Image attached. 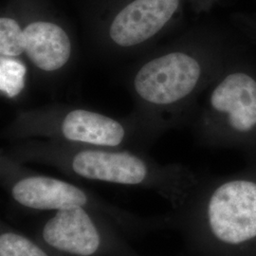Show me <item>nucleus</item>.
Instances as JSON below:
<instances>
[{
	"label": "nucleus",
	"instance_id": "obj_9",
	"mask_svg": "<svg viewBox=\"0 0 256 256\" xmlns=\"http://www.w3.org/2000/svg\"><path fill=\"white\" fill-rule=\"evenodd\" d=\"M61 131L68 140L98 146H118L126 136L124 128L118 120L86 110L68 112Z\"/></svg>",
	"mask_w": 256,
	"mask_h": 256
},
{
	"label": "nucleus",
	"instance_id": "obj_12",
	"mask_svg": "<svg viewBox=\"0 0 256 256\" xmlns=\"http://www.w3.org/2000/svg\"><path fill=\"white\" fill-rule=\"evenodd\" d=\"M25 68L8 57H1V90L14 96L24 84Z\"/></svg>",
	"mask_w": 256,
	"mask_h": 256
},
{
	"label": "nucleus",
	"instance_id": "obj_10",
	"mask_svg": "<svg viewBox=\"0 0 256 256\" xmlns=\"http://www.w3.org/2000/svg\"><path fill=\"white\" fill-rule=\"evenodd\" d=\"M25 52L24 30L14 19H0V54L1 57H18Z\"/></svg>",
	"mask_w": 256,
	"mask_h": 256
},
{
	"label": "nucleus",
	"instance_id": "obj_2",
	"mask_svg": "<svg viewBox=\"0 0 256 256\" xmlns=\"http://www.w3.org/2000/svg\"><path fill=\"white\" fill-rule=\"evenodd\" d=\"M208 220L214 236L225 244L241 245L256 238V183L222 184L210 196Z\"/></svg>",
	"mask_w": 256,
	"mask_h": 256
},
{
	"label": "nucleus",
	"instance_id": "obj_8",
	"mask_svg": "<svg viewBox=\"0 0 256 256\" xmlns=\"http://www.w3.org/2000/svg\"><path fill=\"white\" fill-rule=\"evenodd\" d=\"M25 54L39 70H59L70 59L72 45L63 28L52 22L36 21L24 28Z\"/></svg>",
	"mask_w": 256,
	"mask_h": 256
},
{
	"label": "nucleus",
	"instance_id": "obj_4",
	"mask_svg": "<svg viewBox=\"0 0 256 256\" xmlns=\"http://www.w3.org/2000/svg\"><path fill=\"white\" fill-rule=\"evenodd\" d=\"M46 243L76 256L93 254L100 246V236L82 207L59 210L43 229Z\"/></svg>",
	"mask_w": 256,
	"mask_h": 256
},
{
	"label": "nucleus",
	"instance_id": "obj_5",
	"mask_svg": "<svg viewBox=\"0 0 256 256\" xmlns=\"http://www.w3.org/2000/svg\"><path fill=\"white\" fill-rule=\"evenodd\" d=\"M72 169L88 180L128 185L142 182L147 176L146 164L126 152L81 151L72 160Z\"/></svg>",
	"mask_w": 256,
	"mask_h": 256
},
{
	"label": "nucleus",
	"instance_id": "obj_3",
	"mask_svg": "<svg viewBox=\"0 0 256 256\" xmlns=\"http://www.w3.org/2000/svg\"><path fill=\"white\" fill-rule=\"evenodd\" d=\"M178 6L180 0H133L113 19L110 39L120 48L140 45L164 28Z\"/></svg>",
	"mask_w": 256,
	"mask_h": 256
},
{
	"label": "nucleus",
	"instance_id": "obj_7",
	"mask_svg": "<svg viewBox=\"0 0 256 256\" xmlns=\"http://www.w3.org/2000/svg\"><path fill=\"white\" fill-rule=\"evenodd\" d=\"M212 106L229 114L230 124L238 131L256 126V82L247 74H230L214 88Z\"/></svg>",
	"mask_w": 256,
	"mask_h": 256
},
{
	"label": "nucleus",
	"instance_id": "obj_11",
	"mask_svg": "<svg viewBox=\"0 0 256 256\" xmlns=\"http://www.w3.org/2000/svg\"><path fill=\"white\" fill-rule=\"evenodd\" d=\"M0 256H48L46 252L28 238L16 234H2Z\"/></svg>",
	"mask_w": 256,
	"mask_h": 256
},
{
	"label": "nucleus",
	"instance_id": "obj_6",
	"mask_svg": "<svg viewBox=\"0 0 256 256\" xmlns=\"http://www.w3.org/2000/svg\"><path fill=\"white\" fill-rule=\"evenodd\" d=\"M12 198L19 204L36 210H64L82 207L86 194L72 184L48 176H30L16 183Z\"/></svg>",
	"mask_w": 256,
	"mask_h": 256
},
{
	"label": "nucleus",
	"instance_id": "obj_1",
	"mask_svg": "<svg viewBox=\"0 0 256 256\" xmlns=\"http://www.w3.org/2000/svg\"><path fill=\"white\" fill-rule=\"evenodd\" d=\"M202 74L198 62L183 52L156 57L140 66L134 90L144 102L167 106L182 100L196 88Z\"/></svg>",
	"mask_w": 256,
	"mask_h": 256
}]
</instances>
